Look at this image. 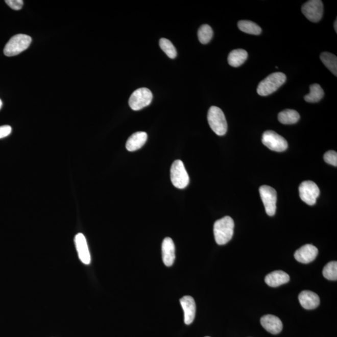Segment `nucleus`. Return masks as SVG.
Segmentation results:
<instances>
[{"label":"nucleus","instance_id":"nucleus-1","mask_svg":"<svg viewBox=\"0 0 337 337\" xmlns=\"http://www.w3.org/2000/svg\"><path fill=\"white\" fill-rule=\"evenodd\" d=\"M234 222L229 216L215 221L213 225V234L216 243L225 245L232 239L234 234Z\"/></svg>","mask_w":337,"mask_h":337},{"label":"nucleus","instance_id":"nucleus-2","mask_svg":"<svg viewBox=\"0 0 337 337\" xmlns=\"http://www.w3.org/2000/svg\"><path fill=\"white\" fill-rule=\"evenodd\" d=\"M286 76L281 72L273 73L258 84L257 92L262 97H267L276 91L285 83Z\"/></svg>","mask_w":337,"mask_h":337},{"label":"nucleus","instance_id":"nucleus-3","mask_svg":"<svg viewBox=\"0 0 337 337\" xmlns=\"http://www.w3.org/2000/svg\"><path fill=\"white\" fill-rule=\"evenodd\" d=\"M210 128L218 136H224L227 131V123L222 109L217 106L210 107L207 114Z\"/></svg>","mask_w":337,"mask_h":337},{"label":"nucleus","instance_id":"nucleus-4","mask_svg":"<svg viewBox=\"0 0 337 337\" xmlns=\"http://www.w3.org/2000/svg\"><path fill=\"white\" fill-rule=\"evenodd\" d=\"M32 41V38L24 34L14 36L6 44L4 54L8 57L20 54L29 47Z\"/></svg>","mask_w":337,"mask_h":337},{"label":"nucleus","instance_id":"nucleus-5","mask_svg":"<svg viewBox=\"0 0 337 337\" xmlns=\"http://www.w3.org/2000/svg\"><path fill=\"white\" fill-rule=\"evenodd\" d=\"M171 180L174 186L178 189H184L189 184V177L181 160H176L171 165Z\"/></svg>","mask_w":337,"mask_h":337},{"label":"nucleus","instance_id":"nucleus-6","mask_svg":"<svg viewBox=\"0 0 337 337\" xmlns=\"http://www.w3.org/2000/svg\"><path fill=\"white\" fill-rule=\"evenodd\" d=\"M153 95L150 89L141 88L136 90L131 94L129 105L134 111H139L150 105Z\"/></svg>","mask_w":337,"mask_h":337},{"label":"nucleus","instance_id":"nucleus-7","mask_svg":"<svg viewBox=\"0 0 337 337\" xmlns=\"http://www.w3.org/2000/svg\"><path fill=\"white\" fill-rule=\"evenodd\" d=\"M262 142L269 150L275 152H283L288 148L287 141L284 137L273 131L264 132Z\"/></svg>","mask_w":337,"mask_h":337},{"label":"nucleus","instance_id":"nucleus-8","mask_svg":"<svg viewBox=\"0 0 337 337\" xmlns=\"http://www.w3.org/2000/svg\"><path fill=\"white\" fill-rule=\"evenodd\" d=\"M320 195V189L314 182L303 181L299 186V196L305 203L313 206Z\"/></svg>","mask_w":337,"mask_h":337},{"label":"nucleus","instance_id":"nucleus-9","mask_svg":"<svg viewBox=\"0 0 337 337\" xmlns=\"http://www.w3.org/2000/svg\"><path fill=\"white\" fill-rule=\"evenodd\" d=\"M259 192L266 213L269 216L274 215L276 212V190L269 185H262L259 188Z\"/></svg>","mask_w":337,"mask_h":337},{"label":"nucleus","instance_id":"nucleus-10","mask_svg":"<svg viewBox=\"0 0 337 337\" xmlns=\"http://www.w3.org/2000/svg\"><path fill=\"white\" fill-rule=\"evenodd\" d=\"M302 12L309 21L319 22L324 14V5L320 0H310L303 4Z\"/></svg>","mask_w":337,"mask_h":337},{"label":"nucleus","instance_id":"nucleus-11","mask_svg":"<svg viewBox=\"0 0 337 337\" xmlns=\"http://www.w3.org/2000/svg\"><path fill=\"white\" fill-rule=\"evenodd\" d=\"M318 253V249L316 246L311 244H306L295 252L294 257L298 262L308 263L316 259Z\"/></svg>","mask_w":337,"mask_h":337},{"label":"nucleus","instance_id":"nucleus-12","mask_svg":"<svg viewBox=\"0 0 337 337\" xmlns=\"http://www.w3.org/2000/svg\"><path fill=\"white\" fill-rule=\"evenodd\" d=\"M75 242L79 258L83 263L88 265L91 262V255L85 236L79 233L75 236Z\"/></svg>","mask_w":337,"mask_h":337},{"label":"nucleus","instance_id":"nucleus-13","mask_svg":"<svg viewBox=\"0 0 337 337\" xmlns=\"http://www.w3.org/2000/svg\"><path fill=\"white\" fill-rule=\"evenodd\" d=\"M184 312V322L186 325L192 324L195 319L196 305L195 299L190 296H184L180 300Z\"/></svg>","mask_w":337,"mask_h":337},{"label":"nucleus","instance_id":"nucleus-14","mask_svg":"<svg viewBox=\"0 0 337 337\" xmlns=\"http://www.w3.org/2000/svg\"><path fill=\"white\" fill-rule=\"evenodd\" d=\"M162 257L163 262L167 267L173 265L175 260V245L172 238H165L162 244Z\"/></svg>","mask_w":337,"mask_h":337},{"label":"nucleus","instance_id":"nucleus-15","mask_svg":"<svg viewBox=\"0 0 337 337\" xmlns=\"http://www.w3.org/2000/svg\"><path fill=\"white\" fill-rule=\"evenodd\" d=\"M260 323L265 329L272 334H278L281 332L283 324L279 318L273 315H266L260 319Z\"/></svg>","mask_w":337,"mask_h":337},{"label":"nucleus","instance_id":"nucleus-16","mask_svg":"<svg viewBox=\"0 0 337 337\" xmlns=\"http://www.w3.org/2000/svg\"><path fill=\"white\" fill-rule=\"evenodd\" d=\"M299 300L303 308L313 310L319 307L320 298L316 293L310 291H303L299 294Z\"/></svg>","mask_w":337,"mask_h":337},{"label":"nucleus","instance_id":"nucleus-17","mask_svg":"<svg viewBox=\"0 0 337 337\" xmlns=\"http://www.w3.org/2000/svg\"><path fill=\"white\" fill-rule=\"evenodd\" d=\"M290 276L282 271H275L269 274L265 278V282L272 287H277L288 283Z\"/></svg>","mask_w":337,"mask_h":337},{"label":"nucleus","instance_id":"nucleus-18","mask_svg":"<svg viewBox=\"0 0 337 337\" xmlns=\"http://www.w3.org/2000/svg\"><path fill=\"white\" fill-rule=\"evenodd\" d=\"M147 139V133L145 132H137L129 137L126 142V148L129 151H136L145 145Z\"/></svg>","mask_w":337,"mask_h":337},{"label":"nucleus","instance_id":"nucleus-19","mask_svg":"<svg viewBox=\"0 0 337 337\" xmlns=\"http://www.w3.org/2000/svg\"><path fill=\"white\" fill-rule=\"evenodd\" d=\"M248 57V53L246 50L237 49L232 51L228 56V63L230 66L234 67H239L245 63Z\"/></svg>","mask_w":337,"mask_h":337},{"label":"nucleus","instance_id":"nucleus-20","mask_svg":"<svg viewBox=\"0 0 337 337\" xmlns=\"http://www.w3.org/2000/svg\"><path fill=\"white\" fill-rule=\"evenodd\" d=\"M278 119L283 125H293L299 122L300 114L294 109H285L278 114Z\"/></svg>","mask_w":337,"mask_h":337},{"label":"nucleus","instance_id":"nucleus-21","mask_svg":"<svg viewBox=\"0 0 337 337\" xmlns=\"http://www.w3.org/2000/svg\"><path fill=\"white\" fill-rule=\"evenodd\" d=\"M324 97V91L319 84H311L310 92L304 97V100L308 103L319 102Z\"/></svg>","mask_w":337,"mask_h":337},{"label":"nucleus","instance_id":"nucleus-22","mask_svg":"<svg viewBox=\"0 0 337 337\" xmlns=\"http://www.w3.org/2000/svg\"><path fill=\"white\" fill-rule=\"evenodd\" d=\"M323 64L327 67L334 75L337 76V58L330 53H322L320 56Z\"/></svg>","mask_w":337,"mask_h":337},{"label":"nucleus","instance_id":"nucleus-23","mask_svg":"<svg viewBox=\"0 0 337 337\" xmlns=\"http://www.w3.org/2000/svg\"><path fill=\"white\" fill-rule=\"evenodd\" d=\"M238 28L242 32L250 35H258L262 32V29L255 22L251 21L241 20L238 22Z\"/></svg>","mask_w":337,"mask_h":337},{"label":"nucleus","instance_id":"nucleus-24","mask_svg":"<svg viewBox=\"0 0 337 337\" xmlns=\"http://www.w3.org/2000/svg\"><path fill=\"white\" fill-rule=\"evenodd\" d=\"M213 30L212 28L208 25H203L199 28L198 30V38L202 44L209 43L213 37Z\"/></svg>","mask_w":337,"mask_h":337},{"label":"nucleus","instance_id":"nucleus-25","mask_svg":"<svg viewBox=\"0 0 337 337\" xmlns=\"http://www.w3.org/2000/svg\"><path fill=\"white\" fill-rule=\"evenodd\" d=\"M161 49L168 58L174 59L176 57L177 51L171 41L167 39L161 38L159 41Z\"/></svg>","mask_w":337,"mask_h":337},{"label":"nucleus","instance_id":"nucleus-26","mask_svg":"<svg viewBox=\"0 0 337 337\" xmlns=\"http://www.w3.org/2000/svg\"><path fill=\"white\" fill-rule=\"evenodd\" d=\"M322 273L326 279L330 280H336L337 262L336 261L328 263L323 269Z\"/></svg>","mask_w":337,"mask_h":337},{"label":"nucleus","instance_id":"nucleus-27","mask_svg":"<svg viewBox=\"0 0 337 337\" xmlns=\"http://www.w3.org/2000/svg\"><path fill=\"white\" fill-rule=\"evenodd\" d=\"M324 161L328 164L337 166V153L334 151H329L324 154Z\"/></svg>","mask_w":337,"mask_h":337},{"label":"nucleus","instance_id":"nucleus-28","mask_svg":"<svg viewBox=\"0 0 337 337\" xmlns=\"http://www.w3.org/2000/svg\"><path fill=\"white\" fill-rule=\"evenodd\" d=\"M5 3L14 10H21L23 5V1L22 0H7Z\"/></svg>","mask_w":337,"mask_h":337},{"label":"nucleus","instance_id":"nucleus-29","mask_svg":"<svg viewBox=\"0 0 337 337\" xmlns=\"http://www.w3.org/2000/svg\"><path fill=\"white\" fill-rule=\"evenodd\" d=\"M12 129L11 126L5 125L0 126V139L4 138L5 137L9 136L11 133Z\"/></svg>","mask_w":337,"mask_h":337},{"label":"nucleus","instance_id":"nucleus-30","mask_svg":"<svg viewBox=\"0 0 337 337\" xmlns=\"http://www.w3.org/2000/svg\"><path fill=\"white\" fill-rule=\"evenodd\" d=\"M334 28H335V32H337V21L336 19L335 22H334Z\"/></svg>","mask_w":337,"mask_h":337},{"label":"nucleus","instance_id":"nucleus-31","mask_svg":"<svg viewBox=\"0 0 337 337\" xmlns=\"http://www.w3.org/2000/svg\"><path fill=\"white\" fill-rule=\"evenodd\" d=\"M2 106H3L2 101L1 100H0V109H2Z\"/></svg>","mask_w":337,"mask_h":337},{"label":"nucleus","instance_id":"nucleus-32","mask_svg":"<svg viewBox=\"0 0 337 337\" xmlns=\"http://www.w3.org/2000/svg\"><path fill=\"white\" fill-rule=\"evenodd\" d=\"M206 337H209V336H206Z\"/></svg>","mask_w":337,"mask_h":337}]
</instances>
